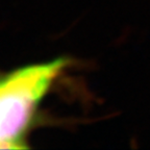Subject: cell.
Instances as JSON below:
<instances>
[{
    "instance_id": "1",
    "label": "cell",
    "mask_w": 150,
    "mask_h": 150,
    "mask_svg": "<svg viewBox=\"0 0 150 150\" xmlns=\"http://www.w3.org/2000/svg\"><path fill=\"white\" fill-rule=\"evenodd\" d=\"M68 64V59L59 57L0 76V149L26 147L25 136L38 108Z\"/></svg>"
}]
</instances>
